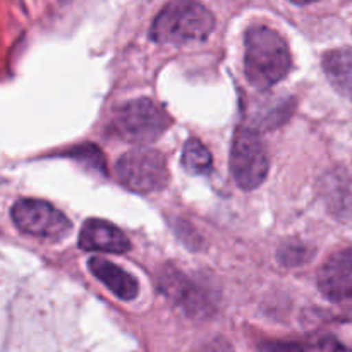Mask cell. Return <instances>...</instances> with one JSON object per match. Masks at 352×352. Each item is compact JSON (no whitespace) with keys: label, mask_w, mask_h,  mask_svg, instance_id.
Returning <instances> with one entry per match:
<instances>
[{"label":"cell","mask_w":352,"mask_h":352,"mask_svg":"<svg viewBox=\"0 0 352 352\" xmlns=\"http://www.w3.org/2000/svg\"><path fill=\"white\" fill-rule=\"evenodd\" d=\"M292 3H298V6H308V3L316 2V0H291Z\"/></svg>","instance_id":"cell-18"},{"label":"cell","mask_w":352,"mask_h":352,"mask_svg":"<svg viewBox=\"0 0 352 352\" xmlns=\"http://www.w3.org/2000/svg\"><path fill=\"white\" fill-rule=\"evenodd\" d=\"M182 167L189 174H208L212 170V153L201 141L191 138L182 150Z\"/></svg>","instance_id":"cell-12"},{"label":"cell","mask_w":352,"mask_h":352,"mask_svg":"<svg viewBox=\"0 0 352 352\" xmlns=\"http://www.w3.org/2000/svg\"><path fill=\"white\" fill-rule=\"evenodd\" d=\"M230 172L243 189H256L267 179L268 155L263 141L251 127H239L230 151Z\"/></svg>","instance_id":"cell-5"},{"label":"cell","mask_w":352,"mask_h":352,"mask_svg":"<svg viewBox=\"0 0 352 352\" xmlns=\"http://www.w3.org/2000/svg\"><path fill=\"white\" fill-rule=\"evenodd\" d=\"M318 287L330 301L352 298V248L332 254L318 272Z\"/></svg>","instance_id":"cell-8"},{"label":"cell","mask_w":352,"mask_h":352,"mask_svg":"<svg viewBox=\"0 0 352 352\" xmlns=\"http://www.w3.org/2000/svg\"><path fill=\"white\" fill-rule=\"evenodd\" d=\"M323 71L333 88L352 100V48H337L323 55Z\"/></svg>","instance_id":"cell-11"},{"label":"cell","mask_w":352,"mask_h":352,"mask_svg":"<svg viewBox=\"0 0 352 352\" xmlns=\"http://www.w3.org/2000/svg\"><path fill=\"white\" fill-rule=\"evenodd\" d=\"M309 260V251L305 244L301 243H285L284 246L278 250V261L284 267H298V265L305 263Z\"/></svg>","instance_id":"cell-14"},{"label":"cell","mask_w":352,"mask_h":352,"mask_svg":"<svg viewBox=\"0 0 352 352\" xmlns=\"http://www.w3.org/2000/svg\"><path fill=\"white\" fill-rule=\"evenodd\" d=\"M158 289L189 316H206L213 308L205 289L179 270L165 268L160 272Z\"/></svg>","instance_id":"cell-7"},{"label":"cell","mask_w":352,"mask_h":352,"mask_svg":"<svg viewBox=\"0 0 352 352\" xmlns=\"http://www.w3.org/2000/svg\"><path fill=\"white\" fill-rule=\"evenodd\" d=\"M291 100H272V102L263 103L256 109L254 116V126L263 127V129H274L278 124L285 122V119L291 113Z\"/></svg>","instance_id":"cell-13"},{"label":"cell","mask_w":352,"mask_h":352,"mask_svg":"<svg viewBox=\"0 0 352 352\" xmlns=\"http://www.w3.org/2000/svg\"><path fill=\"white\" fill-rule=\"evenodd\" d=\"M170 126L168 113L150 98H138L124 103L109 122L110 136L129 143H151Z\"/></svg>","instance_id":"cell-3"},{"label":"cell","mask_w":352,"mask_h":352,"mask_svg":"<svg viewBox=\"0 0 352 352\" xmlns=\"http://www.w3.org/2000/svg\"><path fill=\"white\" fill-rule=\"evenodd\" d=\"M62 2H67V0H62Z\"/></svg>","instance_id":"cell-19"},{"label":"cell","mask_w":352,"mask_h":352,"mask_svg":"<svg viewBox=\"0 0 352 352\" xmlns=\"http://www.w3.org/2000/svg\"><path fill=\"white\" fill-rule=\"evenodd\" d=\"M88 267L91 274L122 301H133L140 292V285H138L136 278L133 275L127 274L126 270L113 265L112 261L103 260V258H91L88 261Z\"/></svg>","instance_id":"cell-10"},{"label":"cell","mask_w":352,"mask_h":352,"mask_svg":"<svg viewBox=\"0 0 352 352\" xmlns=\"http://www.w3.org/2000/svg\"><path fill=\"white\" fill-rule=\"evenodd\" d=\"M260 352H306L305 346L298 342H284V340H265L260 344Z\"/></svg>","instance_id":"cell-15"},{"label":"cell","mask_w":352,"mask_h":352,"mask_svg":"<svg viewBox=\"0 0 352 352\" xmlns=\"http://www.w3.org/2000/svg\"><path fill=\"white\" fill-rule=\"evenodd\" d=\"M201 352H234V349L226 339H215L210 344H206Z\"/></svg>","instance_id":"cell-16"},{"label":"cell","mask_w":352,"mask_h":352,"mask_svg":"<svg viewBox=\"0 0 352 352\" xmlns=\"http://www.w3.org/2000/svg\"><path fill=\"white\" fill-rule=\"evenodd\" d=\"M329 352H352V349H347V347L339 346V344L333 342V340H332V344H330V349H329Z\"/></svg>","instance_id":"cell-17"},{"label":"cell","mask_w":352,"mask_h":352,"mask_svg":"<svg viewBox=\"0 0 352 352\" xmlns=\"http://www.w3.org/2000/svg\"><path fill=\"white\" fill-rule=\"evenodd\" d=\"M215 28V17L196 0H172L158 12L150 36L157 43H188L208 38Z\"/></svg>","instance_id":"cell-2"},{"label":"cell","mask_w":352,"mask_h":352,"mask_svg":"<svg viewBox=\"0 0 352 352\" xmlns=\"http://www.w3.org/2000/svg\"><path fill=\"white\" fill-rule=\"evenodd\" d=\"M119 181L136 192L160 191L168 184L167 162L151 148H136L119 158L116 165Z\"/></svg>","instance_id":"cell-4"},{"label":"cell","mask_w":352,"mask_h":352,"mask_svg":"<svg viewBox=\"0 0 352 352\" xmlns=\"http://www.w3.org/2000/svg\"><path fill=\"white\" fill-rule=\"evenodd\" d=\"M79 248L86 251L124 254L131 250L126 234L113 223L100 219L86 220L79 234Z\"/></svg>","instance_id":"cell-9"},{"label":"cell","mask_w":352,"mask_h":352,"mask_svg":"<svg viewBox=\"0 0 352 352\" xmlns=\"http://www.w3.org/2000/svg\"><path fill=\"white\" fill-rule=\"evenodd\" d=\"M246 76L253 86L268 89L291 71V54L284 38L267 26H251L246 31Z\"/></svg>","instance_id":"cell-1"},{"label":"cell","mask_w":352,"mask_h":352,"mask_svg":"<svg viewBox=\"0 0 352 352\" xmlns=\"http://www.w3.org/2000/svg\"><path fill=\"white\" fill-rule=\"evenodd\" d=\"M10 215L21 232L45 241H62L72 227L60 210L41 199H21L12 206Z\"/></svg>","instance_id":"cell-6"}]
</instances>
